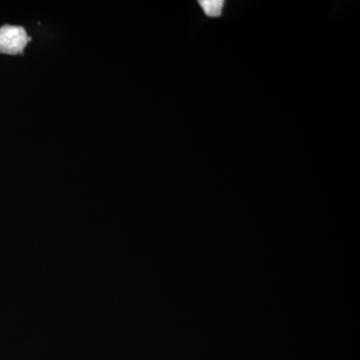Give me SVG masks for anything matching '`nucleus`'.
I'll use <instances>...</instances> for the list:
<instances>
[{
    "label": "nucleus",
    "mask_w": 360,
    "mask_h": 360,
    "mask_svg": "<svg viewBox=\"0 0 360 360\" xmlns=\"http://www.w3.org/2000/svg\"><path fill=\"white\" fill-rule=\"evenodd\" d=\"M32 39L21 26L4 25L0 27V53H22Z\"/></svg>",
    "instance_id": "obj_1"
},
{
    "label": "nucleus",
    "mask_w": 360,
    "mask_h": 360,
    "mask_svg": "<svg viewBox=\"0 0 360 360\" xmlns=\"http://www.w3.org/2000/svg\"><path fill=\"white\" fill-rule=\"evenodd\" d=\"M198 4L208 18H215L221 16L225 2L224 0H202L198 1Z\"/></svg>",
    "instance_id": "obj_2"
}]
</instances>
